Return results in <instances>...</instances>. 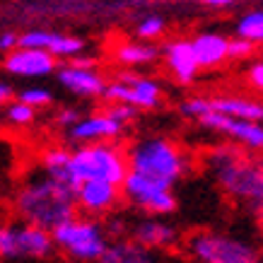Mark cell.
I'll return each instance as SVG.
<instances>
[{
  "label": "cell",
  "instance_id": "obj_30",
  "mask_svg": "<svg viewBox=\"0 0 263 263\" xmlns=\"http://www.w3.org/2000/svg\"><path fill=\"white\" fill-rule=\"evenodd\" d=\"M254 48H256V44L237 36V39H232V44H230V58H249L254 53Z\"/></svg>",
  "mask_w": 263,
  "mask_h": 263
},
{
  "label": "cell",
  "instance_id": "obj_19",
  "mask_svg": "<svg viewBox=\"0 0 263 263\" xmlns=\"http://www.w3.org/2000/svg\"><path fill=\"white\" fill-rule=\"evenodd\" d=\"M114 58H116L121 65H128V68L150 65L160 58V48L147 44V41H126V44L116 46Z\"/></svg>",
  "mask_w": 263,
  "mask_h": 263
},
{
  "label": "cell",
  "instance_id": "obj_32",
  "mask_svg": "<svg viewBox=\"0 0 263 263\" xmlns=\"http://www.w3.org/2000/svg\"><path fill=\"white\" fill-rule=\"evenodd\" d=\"M20 48V36L15 32H3L0 34V51L3 53H10V51H15Z\"/></svg>",
  "mask_w": 263,
  "mask_h": 263
},
{
  "label": "cell",
  "instance_id": "obj_11",
  "mask_svg": "<svg viewBox=\"0 0 263 263\" xmlns=\"http://www.w3.org/2000/svg\"><path fill=\"white\" fill-rule=\"evenodd\" d=\"M123 133H126V123L114 119L111 114L104 109V111L82 116L80 123H75L70 130H65L63 136L68 143L92 145V143H116Z\"/></svg>",
  "mask_w": 263,
  "mask_h": 263
},
{
  "label": "cell",
  "instance_id": "obj_31",
  "mask_svg": "<svg viewBox=\"0 0 263 263\" xmlns=\"http://www.w3.org/2000/svg\"><path fill=\"white\" fill-rule=\"evenodd\" d=\"M249 78V85L254 89H261L263 92V61H256V63H251V68H249L247 72Z\"/></svg>",
  "mask_w": 263,
  "mask_h": 263
},
{
  "label": "cell",
  "instance_id": "obj_4",
  "mask_svg": "<svg viewBox=\"0 0 263 263\" xmlns=\"http://www.w3.org/2000/svg\"><path fill=\"white\" fill-rule=\"evenodd\" d=\"M51 234L56 251L68 263H97L114 241L106 220H97L82 213L56 227Z\"/></svg>",
  "mask_w": 263,
  "mask_h": 263
},
{
  "label": "cell",
  "instance_id": "obj_7",
  "mask_svg": "<svg viewBox=\"0 0 263 263\" xmlns=\"http://www.w3.org/2000/svg\"><path fill=\"white\" fill-rule=\"evenodd\" d=\"M56 251L53 234L44 227L27 224L20 220H10L0 227V258L3 261H44Z\"/></svg>",
  "mask_w": 263,
  "mask_h": 263
},
{
  "label": "cell",
  "instance_id": "obj_34",
  "mask_svg": "<svg viewBox=\"0 0 263 263\" xmlns=\"http://www.w3.org/2000/svg\"><path fill=\"white\" fill-rule=\"evenodd\" d=\"M12 97H15V89H12V85H8V82H0V99L8 104V102H12Z\"/></svg>",
  "mask_w": 263,
  "mask_h": 263
},
{
  "label": "cell",
  "instance_id": "obj_23",
  "mask_svg": "<svg viewBox=\"0 0 263 263\" xmlns=\"http://www.w3.org/2000/svg\"><path fill=\"white\" fill-rule=\"evenodd\" d=\"M3 119L8 121L10 126H29V123H34V119H36V109L29 106V104L20 102V99H12V102L5 104Z\"/></svg>",
  "mask_w": 263,
  "mask_h": 263
},
{
  "label": "cell",
  "instance_id": "obj_14",
  "mask_svg": "<svg viewBox=\"0 0 263 263\" xmlns=\"http://www.w3.org/2000/svg\"><path fill=\"white\" fill-rule=\"evenodd\" d=\"M56 78L68 92L82 97V99H99L106 95V87H109V82H104V78L95 68H75L70 63L61 68Z\"/></svg>",
  "mask_w": 263,
  "mask_h": 263
},
{
  "label": "cell",
  "instance_id": "obj_18",
  "mask_svg": "<svg viewBox=\"0 0 263 263\" xmlns=\"http://www.w3.org/2000/svg\"><path fill=\"white\" fill-rule=\"evenodd\" d=\"M70 157H72V150L61 147V145H53V147H46V150L39 155L36 167L44 169L48 176H53V179H58V181L68 183L70 189H75V179H72V169H70Z\"/></svg>",
  "mask_w": 263,
  "mask_h": 263
},
{
  "label": "cell",
  "instance_id": "obj_21",
  "mask_svg": "<svg viewBox=\"0 0 263 263\" xmlns=\"http://www.w3.org/2000/svg\"><path fill=\"white\" fill-rule=\"evenodd\" d=\"M116 80L128 85V87H133L138 95L147 97L152 99L155 104H160V95H162V85L157 80H152L147 75H140V72H133V70H123L116 75Z\"/></svg>",
  "mask_w": 263,
  "mask_h": 263
},
{
  "label": "cell",
  "instance_id": "obj_13",
  "mask_svg": "<svg viewBox=\"0 0 263 263\" xmlns=\"http://www.w3.org/2000/svg\"><path fill=\"white\" fill-rule=\"evenodd\" d=\"M97 263H183L174 251H155L143 244L133 241L130 237L114 239L106 254Z\"/></svg>",
  "mask_w": 263,
  "mask_h": 263
},
{
  "label": "cell",
  "instance_id": "obj_16",
  "mask_svg": "<svg viewBox=\"0 0 263 263\" xmlns=\"http://www.w3.org/2000/svg\"><path fill=\"white\" fill-rule=\"evenodd\" d=\"M191 41H193V51H196V58H198L200 68H215V65L230 61L232 39H227L224 34L200 32Z\"/></svg>",
  "mask_w": 263,
  "mask_h": 263
},
{
  "label": "cell",
  "instance_id": "obj_17",
  "mask_svg": "<svg viewBox=\"0 0 263 263\" xmlns=\"http://www.w3.org/2000/svg\"><path fill=\"white\" fill-rule=\"evenodd\" d=\"M213 111L234 116V119H247L263 123V102H254L247 97H210Z\"/></svg>",
  "mask_w": 263,
  "mask_h": 263
},
{
  "label": "cell",
  "instance_id": "obj_29",
  "mask_svg": "<svg viewBox=\"0 0 263 263\" xmlns=\"http://www.w3.org/2000/svg\"><path fill=\"white\" fill-rule=\"evenodd\" d=\"M106 111L111 114L114 119H119L121 123H130V121L138 116L136 106H128V104H116V102L109 104V106H106Z\"/></svg>",
  "mask_w": 263,
  "mask_h": 263
},
{
  "label": "cell",
  "instance_id": "obj_8",
  "mask_svg": "<svg viewBox=\"0 0 263 263\" xmlns=\"http://www.w3.org/2000/svg\"><path fill=\"white\" fill-rule=\"evenodd\" d=\"M126 237L133 241L143 244L155 251H176V247H181V232L176 230V224H172L167 217L157 215H138L128 222Z\"/></svg>",
  "mask_w": 263,
  "mask_h": 263
},
{
  "label": "cell",
  "instance_id": "obj_1",
  "mask_svg": "<svg viewBox=\"0 0 263 263\" xmlns=\"http://www.w3.org/2000/svg\"><path fill=\"white\" fill-rule=\"evenodd\" d=\"M126 152L128 176L121 186L126 205L138 215H172L179 205L174 186L193 169L186 147L167 136H143L128 145Z\"/></svg>",
  "mask_w": 263,
  "mask_h": 263
},
{
  "label": "cell",
  "instance_id": "obj_25",
  "mask_svg": "<svg viewBox=\"0 0 263 263\" xmlns=\"http://www.w3.org/2000/svg\"><path fill=\"white\" fill-rule=\"evenodd\" d=\"M56 39V32H46V29H29L20 36V48H39L48 51L51 44Z\"/></svg>",
  "mask_w": 263,
  "mask_h": 263
},
{
  "label": "cell",
  "instance_id": "obj_22",
  "mask_svg": "<svg viewBox=\"0 0 263 263\" xmlns=\"http://www.w3.org/2000/svg\"><path fill=\"white\" fill-rule=\"evenodd\" d=\"M234 32L239 39H247L251 44H263V10H251L237 20L234 24Z\"/></svg>",
  "mask_w": 263,
  "mask_h": 263
},
{
  "label": "cell",
  "instance_id": "obj_2",
  "mask_svg": "<svg viewBox=\"0 0 263 263\" xmlns=\"http://www.w3.org/2000/svg\"><path fill=\"white\" fill-rule=\"evenodd\" d=\"M208 174L217 189L263 224V157L234 143L215 145L203 155Z\"/></svg>",
  "mask_w": 263,
  "mask_h": 263
},
{
  "label": "cell",
  "instance_id": "obj_24",
  "mask_svg": "<svg viewBox=\"0 0 263 263\" xmlns=\"http://www.w3.org/2000/svg\"><path fill=\"white\" fill-rule=\"evenodd\" d=\"M82 51H85V41L78 39V36H68V34H56V39L48 48V53L56 58H75L80 56Z\"/></svg>",
  "mask_w": 263,
  "mask_h": 263
},
{
  "label": "cell",
  "instance_id": "obj_33",
  "mask_svg": "<svg viewBox=\"0 0 263 263\" xmlns=\"http://www.w3.org/2000/svg\"><path fill=\"white\" fill-rule=\"evenodd\" d=\"M70 65H75V68H95V58H92V56H85V53H80V56L72 58Z\"/></svg>",
  "mask_w": 263,
  "mask_h": 263
},
{
  "label": "cell",
  "instance_id": "obj_12",
  "mask_svg": "<svg viewBox=\"0 0 263 263\" xmlns=\"http://www.w3.org/2000/svg\"><path fill=\"white\" fill-rule=\"evenodd\" d=\"M3 70L12 78H48L56 72V56L39 48H15L5 53Z\"/></svg>",
  "mask_w": 263,
  "mask_h": 263
},
{
  "label": "cell",
  "instance_id": "obj_6",
  "mask_svg": "<svg viewBox=\"0 0 263 263\" xmlns=\"http://www.w3.org/2000/svg\"><path fill=\"white\" fill-rule=\"evenodd\" d=\"M183 254L193 263H261V251L244 237L200 230L183 239Z\"/></svg>",
  "mask_w": 263,
  "mask_h": 263
},
{
  "label": "cell",
  "instance_id": "obj_26",
  "mask_svg": "<svg viewBox=\"0 0 263 263\" xmlns=\"http://www.w3.org/2000/svg\"><path fill=\"white\" fill-rule=\"evenodd\" d=\"M15 99H20V102L29 104V106H34V109H39V106H46V104H51V92L44 87H24L17 92Z\"/></svg>",
  "mask_w": 263,
  "mask_h": 263
},
{
  "label": "cell",
  "instance_id": "obj_15",
  "mask_svg": "<svg viewBox=\"0 0 263 263\" xmlns=\"http://www.w3.org/2000/svg\"><path fill=\"white\" fill-rule=\"evenodd\" d=\"M162 53H164L167 68L179 82H191L198 75L200 65L198 58H196V51H193V41L174 39L162 48Z\"/></svg>",
  "mask_w": 263,
  "mask_h": 263
},
{
  "label": "cell",
  "instance_id": "obj_28",
  "mask_svg": "<svg viewBox=\"0 0 263 263\" xmlns=\"http://www.w3.org/2000/svg\"><path fill=\"white\" fill-rule=\"evenodd\" d=\"M80 121H82V114L78 111V109H72V106H65V109H61V111L53 116V123H56L63 133L70 130V128L75 126V123H80Z\"/></svg>",
  "mask_w": 263,
  "mask_h": 263
},
{
  "label": "cell",
  "instance_id": "obj_5",
  "mask_svg": "<svg viewBox=\"0 0 263 263\" xmlns=\"http://www.w3.org/2000/svg\"><path fill=\"white\" fill-rule=\"evenodd\" d=\"M75 189L85 181H106L123 186L128 176V152L119 143L78 145L70 157Z\"/></svg>",
  "mask_w": 263,
  "mask_h": 263
},
{
  "label": "cell",
  "instance_id": "obj_9",
  "mask_svg": "<svg viewBox=\"0 0 263 263\" xmlns=\"http://www.w3.org/2000/svg\"><path fill=\"white\" fill-rule=\"evenodd\" d=\"M198 123L208 130H215L220 136H224L230 143L239 145L249 152H263V123L247 119H234V116H224V114L210 111Z\"/></svg>",
  "mask_w": 263,
  "mask_h": 263
},
{
  "label": "cell",
  "instance_id": "obj_35",
  "mask_svg": "<svg viewBox=\"0 0 263 263\" xmlns=\"http://www.w3.org/2000/svg\"><path fill=\"white\" fill-rule=\"evenodd\" d=\"M200 3H205L210 8H230V5H234V0H200Z\"/></svg>",
  "mask_w": 263,
  "mask_h": 263
},
{
  "label": "cell",
  "instance_id": "obj_3",
  "mask_svg": "<svg viewBox=\"0 0 263 263\" xmlns=\"http://www.w3.org/2000/svg\"><path fill=\"white\" fill-rule=\"evenodd\" d=\"M10 213H12V220L53 232L56 227L78 215L75 189L48 176L44 169L34 167L15 186V191L10 196Z\"/></svg>",
  "mask_w": 263,
  "mask_h": 263
},
{
  "label": "cell",
  "instance_id": "obj_10",
  "mask_svg": "<svg viewBox=\"0 0 263 263\" xmlns=\"http://www.w3.org/2000/svg\"><path fill=\"white\" fill-rule=\"evenodd\" d=\"M75 200H78V213L106 220L116 215L123 200V189L106 181H85L75 189Z\"/></svg>",
  "mask_w": 263,
  "mask_h": 263
},
{
  "label": "cell",
  "instance_id": "obj_27",
  "mask_svg": "<svg viewBox=\"0 0 263 263\" xmlns=\"http://www.w3.org/2000/svg\"><path fill=\"white\" fill-rule=\"evenodd\" d=\"M162 32H164V20H162L160 15L145 17V20H140L136 27V34L140 39H157Z\"/></svg>",
  "mask_w": 263,
  "mask_h": 263
},
{
  "label": "cell",
  "instance_id": "obj_20",
  "mask_svg": "<svg viewBox=\"0 0 263 263\" xmlns=\"http://www.w3.org/2000/svg\"><path fill=\"white\" fill-rule=\"evenodd\" d=\"M104 99H106V102H116V104H128V106H136L138 111H140V109H155V106H160V104H155L152 99H147V97L138 95L133 87H128V85H123V82H119V80L109 82V87H106V95H104Z\"/></svg>",
  "mask_w": 263,
  "mask_h": 263
}]
</instances>
